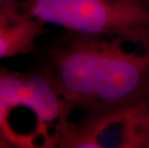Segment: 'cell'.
I'll list each match as a JSON object with an SVG mask.
<instances>
[{"instance_id":"obj_8","label":"cell","mask_w":149,"mask_h":148,"mask_svg":"<svg viewBox=\"0 0 149 148\" xmlns=\"http://www.w3.org/2000/svg\"><path fill=\"white\" fill-rule=\"evenodd\" d=\"M20 0H0V2H19Z\"/></svg>"},{"instance_id":"obj_6","label":"cell","mask_w":149,"mask_h":148,"mask_svg":"<svg viewBox=\"0 0 149 148\" xmlns=\"http://www.w3.org/2000/svg\"><path fill=\"white\" fill-rule=\"evenodd\" d=\"M20 2H0V60L34 50L44 25L21 7Z\"/></svg>"},{"instance_id":"obj_4","label":"cell","mask_w":149,"mask_h":148,"mask_svg":"<svg viewBox=\"0 0 149 148\" xmlns=\"http://www.w3.org/2000/svg\"><path fill=\"white\" fill-rule=\"evenodd\" d=\"M149 147V103L100 112L83 124L66 119L56 128L54 147Z\"/></svg>"},{"instance_id":"obj_9","label":"cell","mask_w":149,"mask_h":148,"mask_svg":"<svg viewBox=\"0 0 149 148\" xmlns=\"http://www.w3.org/2000/svg\"><path fill=\"white\" fill-rule=\"evenodd\" d=\"M146 49H148V50H149V44H148V45L146 46Z\"/></svg>"},{"instance_id":"obj_7","label":"cell","mask_w":149,"mask_h":148,"mask_svg":"<svg viewBox=\"0 0 149 148\" xmlns=\"http://www.w3.org/2000/svg\"><path fill=\"white\" fill-rule=\"evenodd\" d=\"M11 147V145L6 141L4 138H2L0 137V148H9Z\"/></svg>"},{"instance_id":"obj_1","label":"cell","mask_w":149,"mask_h":148,"mask_svg":"<svg viewBox=\"0 0 149 148\" xmlns=\"http://www.w3.org/2000/svg\"><path fill=\"white\" fill-rule=\"evenodd\" d=\"M20 4L43 25L149 44V3L145 0H24Z\"/></svg>"},{"instance_id":"obj_3","label":"cell","mask_w":149,"mask_h":148,"mask_svg":"<svg viewBox=\"0 0 149 148\" xmlns=\"http://www.w3.org/2000/svg\"><path fill=\"white\" fill-rule=\"evenodd\" d=\"M26 109L36 115L44 147H52V136L60 123L72 112L46 79L38 71L20 72L0 65V137L15 147L10 116L17 110ZM54 138V136H53Z\"/></svg>"},{"instance_id":"obj_5","label":"cell","mask_w":149,"mask_h":148,"mask_svg":"<svg viewBox=\"0 0 149 148\" xmlns=\"http://www.w3.org/2000/svg\"><path fill=\"white\" fill-rule=\"evenodd\" d=\"M149 91V50L125 51L113 42L98 73L88 110L95 114L145 101Z\"/></svg>"},{"instance_id":"obj_2","label":"cell","mask_w":149,"mask_h":148,"mask_svg":"<svg viewBox=\"0 0 149 148\" xmlns=\"http://www.w3.org/2000/svg\"><path fill=\"white\" fill-rule=\"evenodd\" d=\"M81 36L51 47L39 70L72 109L88 108L98 73L113 42L100 37Z\"/></svg>"}]
</instances>
